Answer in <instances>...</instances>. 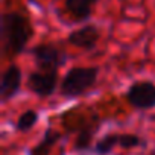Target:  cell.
<instances>
[{
  "mask_svg": "<svg viewBox=\"0 0 155 155\" xmlns=\"http://www.w3.org/2000/svg\"><path fill=\"white\" fill-rule=\"evenodd\" d=\"M0 31H2V50L8 59L21 55L34 37L31 18L20 11H6L2 15Z\"/></svg>",
  "mask_w": 155,
  "mask_h": 155,
  "instance_id": "obj_1",
  "label": "cell"
},
{
  "mask_svg": "<svg viewBox=\"0 0 155 155\" xmlns=\"http://www.w3.org/2000/svg\"><path fill=\"white\" fill-rule=\"evenodd\" d=\"M99 76V67H71L61 79L59 91L65 99H76L90 91Z\"/></svg>",
  "mask_w": 155,
  "mask_h": 155,
  "instance_id": "obj_2",
  "label": "cell"
},
{
  "mask_svg": "<svg viewBox=\"0 0 155 155\" xmlns=\"http://www.w3.org/2000/svg\"><path fill=\"white\" fill-rule=\"evenodd\" d=\"M37 70L44 71H58L67 61V53L62 47L53 43H41L31 50Z\"/></svg>",
  "mask_w": 155,
  "mask_h": 155,
  "instance_id": "obj_3",
  "label": "cell"
},
{
  "mask_svg": "<svg viewBox=\"0 0 155 155\" xmlns=\"http://www.w3.org/2000/svg\"><path fill=\"white\" fill-rule=\"evenodd\" d=\"M125 97L134 110H152L155 108V84L150 81H135L126 90Z\"/></svg>",
  "mask_w": 155,
  "mask_h": 155,
  "instance_id": "obj_4",
  "label": "cell"
},
{
  "mask_svg": "<svg viewBox=\"0 0 155 155\" xmlns=\"http://www.w3.org/2000/svg\"><path fill=\"white\" fill-rule=\"evenodd\" d=\"M59 82L58 71H44V70H34L28 76V88L38 97H50Z\"/></svg>",
  "mask_w": 155,
  "mask_h": 155,
  "instance_id": "obj_5",
  "label": "cell"
},
{
  "mask_svg": "<svg viewBox=\"0 0 155 155\" xmlns=\"http://www.w3.org/2000/svg\"><path fill=\"white\" fill-rule=\"evenodd\" d=\"M23 73L18 65L11 64L2 74V84H0V101L6 104L8 101L14 99L21 88Z\"/></svg>",
  "mask_w": 155,
  "mask_h": 155,
  "instance_id": "obj_6",
  "label": "cell"
},
{
  "mask_svg": "<svg viewBox=\"0 0 155 155\" xmlns=\"http://www.w3.org/2000/svg\"><path fill=\"white\" fill-rule=\"evenodd\" d=\"M99 38H101L99 29L94 25H85L79 29L70 32L67 37V41H68V44H71L74 47H79L84 50H93L96 47Z\"/></svg>",
  "mask_w": 155,
  "mask_h": 155,
  "instance_id": "obj_7",
  "label": "cell"
},
{
  "mask_svg": "<svg viewBox=\"0 0 155 155\" xmlns=\"http://www.w3.org/2000/svg\"><path fill=\"white\" fill-rule=\"evenodd\" d=\"M97 128H99V117H96V116H93L88 122L81 123L78 135L74 138V144H73L76 152H84V150L90 149V146L93 143V137H94Z\"/></svg>",
  "mask_w": 155,
  "mask_h": 155,
  "instance_id": "obj_8",
  "label": "cell"
},
{
  "mask_svg": "<svg viewBox=\"0 0 155 155\" xmlns=\"http://www.w3.org/2000/svg\"><path fill=\"white\" fill-rule=\"evenodd\" d=\"M97 0H65V11L74 21H88Z\"/></svg>",
  "mask_w": 155,
  "mask_h": 155,
  "instance_id": "obj_9",
  "label": "cell"
},
{
  "mask_svg": "<svg viewBox=\"0 0 155 155\" xmlns=\"http://www.w3.org/2000/svg\"><path fill=\"white\" fill-rule=\"evenodd\" d=\"M61 140V132L55 128H46L41 140L28 150V155H50L52 149Z\"/></svg>",
  "mask_w": 155,
  "mask_h": 155,
  "instance_id": "obj_10",
  "label": "cell"
},
{
  "mask_svg": "<svg viewBox=\"0 0 155 155\" xmlns=\"http://www.w3.org/2000/svg\"><path fill=\"white\" fill-rule=\"evenodd\" d=\"M119 138H120V134H117V132L105 134L102 138H99L96 141L94 149H93L94 153L96 155H108L119 146Z\"/></svg>",
  "mask_w": 155,
  "mask_h": 155,
  "instance_id": "obj_11",
  "label": "cell"
},
{
  "mask_svg": "<svg viewBox=\"0 0 155 155\" xmlns=\"http://www.w3.org/2000/svg\"><path fill=\"white\" fill-rule=\"evenodd\" d=\"M38 117H40V114H38L35 110H26L25 113H21V114L18 116V119H17V122H15V129L20 131V132H28V131H31V129L37 125Z\"/></svg>",
  "mask_w": 155,
  "mask_h": 155,
  "instance_id": "obj_12",
  "label": "cell"
},
{
  "mask_svg": "<svg viewBox=\"0 0 155 155\" xmlns=\"http://www.w3.org/2000/svg\"><path fill=\"white\" fill-rule=\"evenodd\" d=\"M119 146H120L122 149H134V147H141V146H144V141H143V138L138 137L137 134L125 132V134H120Z\"/></svg>",
  "mask_w": 155,
  "mask_h": 155,
  "instance_id": "obj_13",
  "label": "cell"
}]
</instances>
